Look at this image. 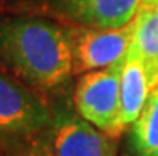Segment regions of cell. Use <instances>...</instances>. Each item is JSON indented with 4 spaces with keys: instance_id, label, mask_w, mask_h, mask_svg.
Instances as JSON below:
<instances>
[{
    "instance_id": "cell-7",
    "label": "cell",
    "mask_w": 158,
    "mask_h": 156,
    "mask_svg": "<svg viewBox=\"0 0 158 156\" xmlns=\"http://www.w3.org/2000/svg\"><path fill=\"white\" fill-rule=\"evenodd\" d=\"M150 89L152 83L144 64L128 56L122 66V78H120L118 127L122 132L137 120L142 107L147 102Z\"/></svg>"
},
{
    "instance_id": "cell-8",
    "label": "cell",
    "mask_w": 158,
    "mask_h": 156,
    "mask_svg": "<svg viewBox=\"0 0 158 156\" xmlns=\"http://www.w3.org/2000/svg\"><path fill=\"white\" fill-rule=\"evenodd\" d=\"M128 56L144 64L152 86L158 83V6H141L136 14Z\"/></svg>"
},
{
    "instance_id": "cell-12",
    "label": "cell",
    "mask_w": 158,
    "mask_h": 156,
    "mask_svg": "<svg viewBox=\"0 0 158 156\" xmlns=\"http://www.w3.org/2000/svg\"><path fill=\"white\" fill-rule=\"evenodd\" d=\"M3 2H5V0H0V3H3Z\"/></svg>"
},
{
    "instance_id": "cell-6",
    "label": "cell",
    "mask_w": 158,
    "mask_h": 156,
    "mask_svg": "<svg viewBox=\"0 0 158 156\" xmlns=\"http://www.w3.org/2000/svg\"><path fill=\"white\" fill-rule=\"evenodd\" d=\"M51 142L56 156H115V137L86 121L75 107H53L50 124Z\"/></svg>"
},
{
    "instance_id": "cell-10",
    "label": "cell",
    "mask_w": 158,
    "mask_h": 156,
    "mask_svg": "<svg viewBox=\"0 0 158 156\" xmlns=\"http://www.w3.org/2000/svg\"><path fill=\"white\" fill-rule=\"evenodd\" d=\"M0 156H56L50 127L27 134H0Z\"/></svg>"
},
{
    "instance_id": "cell-5",
    "label": "cell",
    "mask_w": 158,
    "mask_h": 156,
    "mask_svg": "<svg viewBox=\"0 0 158 156\" xmlns=\"http://www.w3.org/2000/svg\"><path fill=\"white\" fill-rule=\"evenodd\" d=\"M53 107L42 93L0 66V134H27L50 127Z\"/></svg>"
},
{
    "instance_id": "cell-4",
    "label": "cell",
    "mask_w": 158,
    "mask_h": 156,
    "mask_svg": "<svg viewBox=\"0 0 158 156\" xmlns=\"http://www.w3.org/2000/svg\"><path fill=\"white\" fill-rule=\"evenodd\" d=\"M122 66L83 73L73 91V107L93 126L112 137L122 134L120 116Z\"/></svg>"
},
{
    "instance_id": "cell-11",
    "label": "cell",
    "mask_w": 158,
    "mask_h": 156,
    "mask_svg": "<svg viewBox=\"0 0 158 156\" xmlns=\"http://www.w3.org/2000/svg\"><path fill=\"white\" fill-rule=\"evenodd\" d=\"M142 6H158V0H144Z\"/></svg>"
},
{
    "instance_id": "cell-3",
    "label": "cell",
    "mask_w": 158,
    "mask_h": 156,
    "mask_svg": "<svg viewBox=\"0 0 158 156\" xmlns=\"http://www.w3.org/2000/svg\"><path fill=\"white\" fill-rule=\"evenodd\" d=\"M73 75L123 66L133 43L134 19L122 27L67 26Z\"/></svg>"
},
{
    "instance_id": "cell-1",
    "label": "cell",
    "mask_w": 158,
    "mask_h": 156,
    "mask_svg": "<svg viewBox=\"0 0 158 156\" xmlns=\"http://www.w3.org/2000/svg\"><path fill=\"white\" fill-rule=\"evenodd\" d=\"M0 66L42 94L61 89L73 75L69 27L32 13L2 16Z\"/></svg>"
},
{
    "instance_id": "cell-2",
    "label": "cell",
    "mask_w": 158,
    "mask_h": 156,
    "mask_svg": "<svg viewBox=\"0 0 158 156\" xmlns=\"http://www.w3.org/2000/svg\"><path fill=\"white\" fill-rule=\"evenodd\" d=\"M144 0H23L19 13L46 16L64 26L122 27L139 13Z\"/></svg>"
},
{
    "instance_id": "cell-9",
    "label": "cell",
    "mask_w": 158,
    "mask_h": 156,
    "mask_svg": "<svg viewBox=\"0 0 158 156\" xmlns=\"http://www.w3.org/2000/svg\"><path fill=\"white\" fill-rule=\"evenodd\" d=\"M129 145L134 156H158V83L152 86L145 105L131 124Z\"/></svg>"
}]
</instances>
